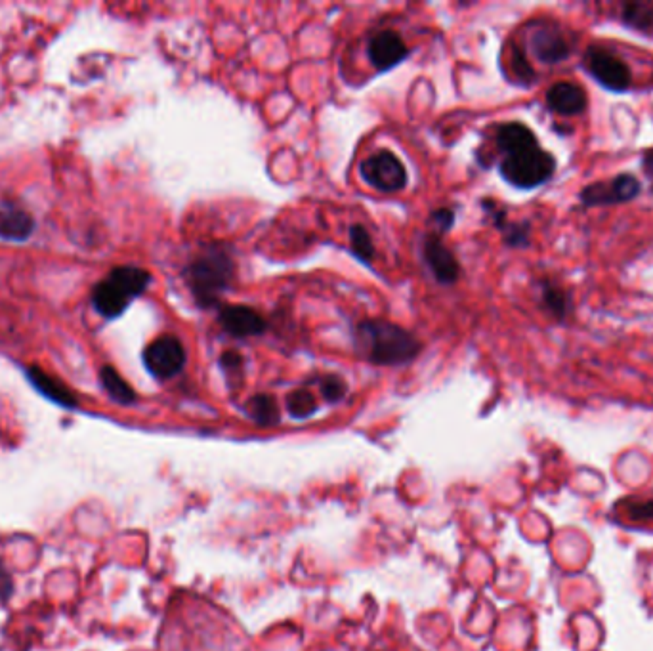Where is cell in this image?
Segmentation results:
<instances>
[{"instance_id": "6da1fadb", "label": "cell", "mask_w": 653, "mask_h": 651, "mask_svg": "<svg viewBox=\"0 0 653 651\" xmlns=\"http://www.w3.org/2000/svg\"><path fill=\"white\" fill-rule=\"evenodd\" d=\"M359 354L377 365H401L419 356L421 342L390 321H363L356 327Z\"/></svg>"}, {"instance_id": "7a4b0ae2", "label": "cell", "mask_w": 653, "mask_h": 651, "mask_svg": "<svg viewBox=\"0 0 653 651\" xmlns=\"http://www.w3.org/2000/svg\"><path fill=\"white\" fill-rule=\"evenodd\" d=\"M235 264L232 256L218 245L205 247L191 260L186 270V281L191 294L203 308L216 306L232 285Z\"/></svg>"}, {"instance_id": "3957f363", "label": "cell", "mask_w": 653, "mask_h": 651, "mask_svg": "<svg viewBox=\"0 0 653 651\" xmlns=\"http://www.w3.org/2000/svg\"><path fill=\"white\" fill-rule=\"evenodd\" d=\"M151 275L142 268L119 266L102 279L92 291V306L106 319L125 314L128 304L148 289Z\"/></svg>"}, {"instance_id": "277c9868", "label": "cell", "mask_w": 653, "mask_h": 651, "mask_svg": "<svg viewBox=\"0 0 653 651\" xmlns=\"http://www.w3.org/2000/svg\"><path fill=\"white\" fill-rule=\"evenodd\" d=\"M554 168V157L537 144L508 153L505 161L501 163V174L508 184L516 188L531 189L545 184L554 174Z\"/></svg>"}, {"instance_id": "5b68a950", "label": "cell", "mask_w": 653, "mask_h": 651, "mask_svg": "<svg viewBox=\"0 0 653 651\" xmlns=\"http://www.w3.org/2000/svg\"><path fill=\"white\" fill-rule=\"evenodd\" d=\"M144 363L153 377L167 380L184 369L186 350L176 336H159L144 350Z\"/></svg>"}, {"instance_id": "8992f818", "label": "cell", "mask_w": 653, "mask_h": 651, "mask_svg": "<svg viewBox=\"0 0 653 651\" xmlns=\"http://www.w3.org/2000/svg\"><path fill=\"white\" fill-rule=\"evenodd\" d=\"M361 176L373 188L384 193H396L405 188L407 172L400 159L390 151H379L361 163Z\"/></svg>"}, {"instance_id": "52a82bcc", "label": "cell", "mask_w": 653, "mask_h": 651, "mask_svg": "<svg viewBox=\"0 0 653 651\" xmlns=\"http://www.w3.org/2000/svg\"><path fill=\"white\" fill-rule=\"evenodd\" d=\"M590 75L613 92H625L631 86L632 75L629 65L604 48H590L585 56Z\"/></svg>"}, {"instance_id": "ba28073f", "label": "cell", "mask_w": 653, "mask_h": 651, "mask_svg": "<svg viewBox=\"0 0 653 651\" xmlns=\"http://www.w3.org/2000/svg\"><path fill=\"white\" fill-rule=\"evenodd\" d=\"M640 191L638 180L631 174H621L611 182H598L581 191V201L589 207L600 205H615L631 201Z\"/></svg>"}, {"instance_id": "9c48e42d", "label": "cell", "mask_w": 653, "mask_h": 651, "mask_svg": "<svg viewBox=\"0 0 653 651\" xmlns=\"http://www.w3.org/2000/svg\"><path fill=\"white\" fill-rule=\"evenodd\" d=\"M220 325L235 338L262 335L266 331V319L249 306H224Z\"/></svg>"}, {"instance_id": "30bf717a", "label": "cell", "mask_w": 653, "mask_h": 651, "mask_svg": "<svg viewBox=\"0 0 653 651\" xmlns=\"http://www.w3.org/2000/svg\"><path fill=\"white\" fill-rule=\"evenodd\" d=\"M531 46L537 60L545 63L564 62L571 52L566 37L552 25L537 27L531 35Z\"/></svg>"}, {"instance_id": "8fae6325", "label": "cell", "mask_w": 653, "mask_h": 651, "mask_svg": "<svg viewBox=\"0 0 653 651\" xmlns=\"http://www.w3.org/2000/svg\"><path fill=\"white\" fill-rule=\"evenodd\" d=\"M35 230L33 216L20 205L0 201V239L22 243Z\"/></svg>"}, {"instance_id": "7c38bea8", "label": "cell", "mask_w": 653, "mask_h": 651, "mask_svg": "<svg viewBox=\"0 0 653 651\" xmlns=\"http://www.w3.org/2000/svg\"><path fill=\"white\" fill-rule=\"evenodd\" d=\"M424 258H426L430 270L434 272L436 279L440 283L449 285V283L457 281L459 272H461L459 262L453 256V252L449 251L436 235L426 237V241H424Z\"/></svg>"}, {"instance_id": "4fadbf2b", "label": "cell", "mask_w": 653, "mask_h": 651, "mask_svg": "<svg viewBox=\"0 0 653 651\" xmlns=\"http://www.w3.org/2000/svg\"><path fill=\"white\" fill-rule=\"evenodd\" d=\"M407 52L405 42L394 31H382L369 44V58L379 71L396 67L407 58Z\"/></svg>"}, {"instance_id": "5bb4252c", "label": "cell", "mask_w": 653, "mask_h": 651, "mask_svg": "<svg viewBox=\"0 0 653 651\" xmlns=\"http://www.w3.org/2000/svg\"><path fill=\"white\" fill-rule=\"evenodd\" d=\"M548 107L560 115H579L587 107L585 90L575 83H556L548 88Z\"/></svg>"}, {"instance_id": "9a60e30c", "label": "cell", "mask_w": 653, "mask_h": 651, "mask_svg": "<svg viewBox=\"0 0 653 651\" xmlns=\"http://www.w3.org/2000/svg\"><path fill=\"white\" fill-rule=\"evenodd\" d=\"M27 378L43 394L44 398H48L50 401L62 405V407H67V409L77 407V398L73 396V392L65 384L58 382L56 378L46 375L41 369L29 367L27 369Z\"/></svg>"}, {"instance_id": "2e32d148", "label": "cell", "mask_w": 653, "mask_h": 651, "mask_svg": "<svg viewBox=\"0 0 653 651\" xmlns=\"http://www.w3.org/2000/svg\"><path fill=\"white\" fill-rule=\"evenodd\" d=\"M497 146L508 155L526 147L537 146L535 134L522 123H508L499 128L497 132Z\"/></svg>"}, {"instance_id": "e0dca14e", "label": "cell", "mask_w": 653, "mask_h": 651, "mask_svg": "<svg viewBox=\"0 0 653 651\" xmlns=\"http://www.w3.org/2000/svg\"><path fill=\"white\" fill-rule=\"evenodd\" d=\"M100 380H102V386L109 394V398L121 405H130L136 401V392L130 388L125 378L121 377L111 365H106L102 367L100 371Z\"/></svg>"}, {"instance_id": "ac0fdd59", "label": "cell", "mask_w": 653, "mask_h": 651, "mask_svg": "<svg viewBox=\"0 0 653 651\" xmlns=\"http://www.w3.org/2000/svg\"><path fill=\"white\" fill-rule=\"evenodd\" d=\"M247 413L260 426H274L279 422L277 401L268 394H258V396L249 399Z\"/></svg>"}, {"instance_id": "d6986e66", "label": "cell", "mask_w": 653, "mask_h": 651, "mask_svg": "<svg viewBox=\"0 0 653 651\" xmlns=\"http://www.w3.org/2000/svg\"><path fill=\"white\" fill-rule=\"evenodd\" d=\"M623 21L640 31L653 35V4L650 2H629L623 6Z\"/></svg>"}, {"instance_id": "ffe728a7", "label": "cell", "mask_w": 653, "mask_h": 651, "mask_svg": "<svg viewBox=\"0 0 653 651\" xmlns=\"http://www.w3.org/2000/svg\"><path fill=\"white\" fill-rule=\"evenodd\" d=\"M316 396L310 390H295L287 396V411L295 419H308L316 413Z\"/></svg>"}, {"instance_id": "44dd1931", "label": "cell", "mask_w": 653, "mask_h": 651, "mask_svg": "<svg viewBox=\"0 0 653 651\" xmlns=\"http://www.w3.org/2000/svg\"><path fill=\"white\" fill-rule=\"evenodd\" d=\"M350 245H352L354 254L361 258L363 262H369L373 258V254H375L369 231L365 230L363 226H359V224L350 228Z\"/></svg>"}, {"instance_id": "7402d4cb", "label": "cell", "mask_w": 653, "mask_h": 651, "mask_svg": "<svg viewBox=\"0 0 653 651\" xmlns=\"http://www.w3.org/2000/svg\"><path fill=\"white\" fill-rule=\"evenodd\" d=\"M319 388H321L323 398L331 403H337L346 396V382L337 375H327V377L321 378Z\"/></svg>"}, {"instance_id": "603a6c76", "label": "cell", "mask_w": 653, "mask_h": 651, "mask_svg": "<svg viewBox=\"0 0 653 651\" xmlns=\"http://www.w3.org/2000/svg\"><path fill=\"white\" fill-rule=\"evenodd\" d=\"M543 296H545V304H547L548 310L556 317H562L566 314L568 310V302H566V294L562 293L560 289L548 285L543 291Z\"/></svg>"}, {"instance_id": "cb8c5ba5", "label": "cell", "mask_w": 653, "mask_h": 651, "mask_svg": "<svg viewBox=\"0 0 653 651\" xmlns=\"http://www.w3.org/2000/svg\"><path fill=\"white\" fill-rule=\"evenodd\" d=\"M220 365H222L224 373L228 375L230 380H232L233 375L237 378H241V373H243V357L239 356L237 352H233V350L224 352L222 357H220Z\"/></svg>"}, {"instance_id": "d4e9b609", "label": "cell", "mask_w": 653, "mask_h": 651, "mask_svg": "<svg viewBox=\"0 0 653 651\" xmlns=\"http://www.w3.org/2000/svg\"><path fill=\"white\" fill-rule=\"evenodd\" d=\"M629 516L636 520L653 522V501H636V503L629 504Z\"/></svg>"}, {"instance_id": "484cf974", "label": "cell", "mask_w": 653, "mask_h": 651, "mask_svg": "<svg viewBox=\"0 0 653 651\" xmlns=\"http://www.w3.org/2000/svg\"><path fill=\"white\" fill-rule=\"evenodd\" d=\"M510 62H512L514 69H516L518 79H529V77H531V67H529V63L526 62L524 54H522L518 48H514Z\"/></svg>"}, {"instance_id": "4316f807", "label": "cell", "mask_w": 653, "mask_h": 651, "mask_svg": "<svg viewBox=\"0 0 653 651\" xmlns=\"http://www.w3.org/2000/svg\"><path fill=\"white\" fill-rule=\"evenodd\" d=\"M432 220H434V224L438 226V230H451V226H453V222H455V214H453V210L449 209L436 210L434 216H432Z\"/></svg>"}, {"instance_id": "83f0119b", "label": "cell", "mask_w": 653, "mask_h": 651, "mask_svg": "<svg viewBox=\"0 0 653 651\" xmlns=\"http://www.w3.org/2000/svg\"><path fill=\"white\" fill-rule=\"evenodd\" d=\"M644 167H646V172L650 174V178L653 180V151H650L644 159Z\"/></svg>"}]
</instances>
